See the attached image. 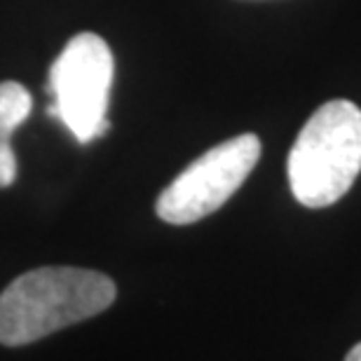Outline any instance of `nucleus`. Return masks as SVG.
I'll return each instance as SVG.
<instances>
[{
	"label": "nucleus",
	"mask_w": 361,
	"mask_h": 361,
	"mask_svg": "<svg viewBox=\"0 0 361 361\" xmlns=\"http://www.w3.org/2000/svg\"><path fill=\"white\" fill-rule=\"evenodd\" d=\"M115 61L97 33L73 35L49 68V115L61 120L80 143H92L111 129L106 118Z\"/></svg>",
	"instance_id": "3"
},
{
	"label": "nucleus",
	"mask_w": 361,
	"mask_h": 361,
	"mask_svg": "<svg viewBox=\"0 0 361 361\" xmlns=\"http://www.w3.org/2000/svg\"><path fill=\"white\" fill-rule=\"evenodd\" d=\"M33 99L21 82L7 80L0 82V136H10L24 125L31 115Z\"/></svg>",
	"instance_id": "5"
},
{
	"label": "nucleus",
	"mask_w": 361,
	"mask_h": 361,
	"mask_svg": "<svg viewBox=\"0 0 361 361\" xmlns=\"http://www.w3.org/2000/svg\"><path fill=\"white\" fill-rule=\"evenodd\" d=\"M17 155L12 150L10 136H0V188H7L17 180Z\"/></svg>",
	"instance_id": "6"
},
{
	"label": "nucleus",
	"mask_w": 361,
	"mask_h": 361,
	"mask_svg": "<svg viewBox=\"0 0 361 361\" xmlns=\"http://www.w3.org/2000/svg\"><path fill=\"white\" fill-rule=\"evenodd\" d=\"M258 157L261 139L256 134H240L209 148L160 192L157 216L171 226H190L214 214L240 190Z\"/></svg>",
	"instance_id": "4"
},
{
	"label": "nucleus",
	"mask_w": 361,
	"mask_h": 361,
	"mask_svg": "<svg viewBox=\"0 0 361 361\" xmlns=\"http://www.w3.org/2000/svg\"><path fill=\"white\" fill-rule=\"evenodd\" d=\"M288 185L302 207L324 209L350 190L361 171V111L336 99L302 125L288 153Z\"/></svg>",
	"instance_id": "2"
},
{
	"label": "nucleus",
	"mask_w": 361,
	"mask_h": 361,
	"mask_svg": "<svg viewBox=\"0 0 361 361\" xmlns=\"http://www.w3.org/2000/svg\"><path fill=\"white\" fill-rule=\"evenodd\" d=\"M345 361H361V343L350 350V355H348V359H345Z\"/></svg>",
	"instance_id": "7"
},
{
	"label": "nucleus",
	"mask_w": 361,
	"mask_h": 361,
	"mask_svg": "<svg viewBox=\"0 0 361 361\" xmlns=\"http://www.w3.org/2000/svg\"><path fill=\"white\" fill-rule=\"evenodd\" d=\"M111 277L82 268H38L24 272L0 293V343L7 348L101 314L113 305Z\"/></svg>",
	"instance_id": "1"
}]
</instances>
